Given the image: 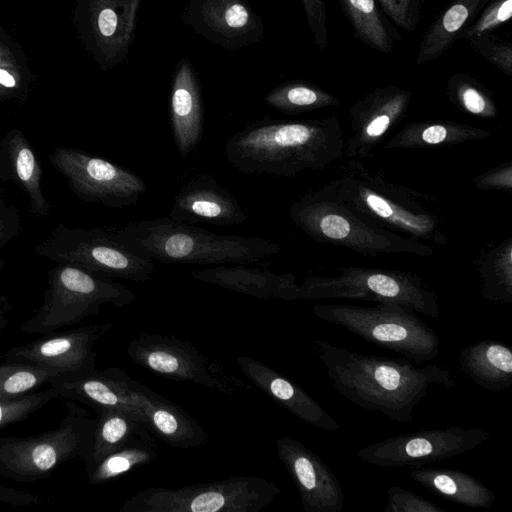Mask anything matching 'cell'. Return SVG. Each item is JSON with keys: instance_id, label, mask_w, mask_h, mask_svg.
Segmentation results:
<instances>
[{"instance_id": "cell-1", "label": "cell", "mask_w": 512, "mask_h": 512, "mask_svg": "<svg viewBox=\"0 0 512 512\" xmlns=\"http://www.w3.org/2000/svg\"><path fill=\"white\" fill-rule=\"evenodd\" d=\"M312 347L332 386L358 407L407 423L430 385L454 387L451 373L436 365L408 359L361 354L313 339Z\"/></svg>"}, {"instance_id": "cell-2", "label": "cell", "mask_w": 512, "mask_h": 512, "mask_svg": "<svg viewBox=\"0 0 512 512\" xmlns=\"http://www.w3.org/2000/svg\"><path fill=\"white\" fill-rule=\"evenodd\" d=\"M112 229L128 249L165 264H251L280 250L262 237L217 234L168 216Z\"/></svg>"}, {"instance_id": "cell-3", "label": "cell", "mask_w": 512, "mask_h": 512, "mask_svg": "<svg viewBox=\"0 0 512 512\" xmlns=\"http://www.w3.org/2000/svg\"><path fill=\"white\" fill-rule=\"evenodd\" d=\"M58 427L34 436L0 437V476L21 483L48 478L65 462L88 457L95 418L76 402L65 401Z\"/></svg>"}, {"instance_id": "cell-4", "label": "cell", "mask_w": 512, "mask_h": 512, "mask_svg": "<svg viewBox=\"0 0 512 512\" xmlns=\"http://www.w3.org/2000/svg\"><path fill=\"white\" fill-rule=\"evenodd\" d=\"M317 126L263 118L230 136L227 161L244 174L291 176L314 163Z\"/></svg>"}, {"instance_id": "cell-5", "label": "cell", "mask_w": 512, "mask_h": 512, "mask_svg": "<svg viewBox=\"0 0 512 512\" xmlns=\"http://www.w3.org/2000/svg\"><path fill=\"white\" fill-rule=\"evenodd\" d=\"M315 316L339 325L367 343L401 354L422 365L439 356V338L415 311L397 303L376 307L318 304Z\"/></svg>"}, {"instance_id": "cell-6", "label": "cell", "mask_w": 512, "mask_h": 512, "mask_svg": "<svg viewBox=\"0 0 512 512\" xmlns=\"http://www.w3.org/2000/svg\"><path fill=\"white\" fill-rule=\"evenodd\" d=\"M134 293L113 279L70 264H56L48 272V286L35 314L20 325L25 333L44 335L100 313L105 304L123 308Z\"/></svg>"}, {"instance_id": "cell-7", "label": "cell", "mask_w": 512, "mask_h": 512, "mask_svg": "<svg viewBox=\"0 0 512 512\" xmlns=\"http://www.w3.org/2000/svg\"><path fill=\"white\" fill-rule=\"evenodd\" d=\"M277 483L258 476H234L185 487H148L120 512H259L280 494Z\"/></svg>"}, {"instance_id": "cell-8", "label": "cell", "mask_w": 512, "mask_h": 512, "mask_svg": "<svg viewBox=\"0 0 512 512\" xmlns=\"http://www.w3.org/2000/svg\"><path fill=\"white\" fill-rule=\"evenodd\" d=\"M33 252L56 264L74 265L109 279L145 282L154 270V261L124 246L112 226L83 228L58 223Z\"/></svg>"}, {"instance_id": "cell-9", "label": "cell", "mask_w": 512, "mask_h": 512, "mask_svg": "<svg viewBox=\"0 0 512 512\" xmlns=\"http://www.w3.org/2000/svg\"><path fill=\"white\" fill-rule=\"evenodd\" d=\"M126 351L137 365L174 381L192 382L227 395L250 390L216 359L174 335L142 331Z\"/></svg>"}, {"instance_id": "cell-10", "label": "cell", "mask_w": 512, "mask_h": 512, "mask_svg": "<svg viewBox=\"0 0 512 512\" xmlns=\"http://www.w3.org/2000/svg\"><path fill=\"white\" fill-rule=\"evenodd\" d=\"M52 167L81 200L110 208L136 204L147 186L130 170L84 151L55 148L49 155Z\"/></svg>"}, {"instance_id": "cell-11", "label": "cell", "mask_w": 512, "mask_h": 512, "mask_svg": "<svg viewBox=\"0 0 512 512\" xmlns=\"http://www.w3.org/2000/svg\"><path fill=\"white\" fill-rule=\"evenodd\" d=\"M490 438L480 429L449 426L383 439L357 451L359 460L380 467H422L464 454Z\"/></svg>"}, {"instance_id": "cell-12", "label": "cell", "mask_w": 512, "mask_h": 512, "mask_svg": "<svg viewBox=\"0 0 512 512\" xmlns=\"http://www.w3.org/2000/svg\"><path fill=\"white\" fill-rule=\"evenodd\" d=\"M113 327L111 322L89 324L65 331H54L4 352L2 359L40 365L62 376H77L97 369L95 344Z\"/></svg>"}, {"instance_id": "cell-13", "label": "cell", "mask_w": 512, "mask_h": 512, "mask_svg": "<svg viewBox=\"0 0 512 512\" xmlns=\"http://www.w3.org/2000/svg\"><path fill=\"white\" fill-rule=\"evenodd\" d=\"M183 21L195 33L225 49H238L263 38L262 20L245 0H188Z\"/></svg>"}, {"instance_id": "cell-14", "label": "cell", "mask_w": 512, "mask_h": 512, "mask_svg": "<svg viewBox=\"0 0 512 512\" xmlns=\"http://www.w3.org/2000/svg\"><path fill=\"white\" fill-rule=\"evenodd\" d=\"M311 286L316 299L360 298L401 304L433 318H438L440 314L433 292L416 282L388 274H349L342 280H311Z\"/></svg>"}, {"instance_id": "cell-15", "label": "cell", "mask_w": 512, "mask_h": 512, "mask_svg": "<svg viewBox=\"0 0 512 512\" xmlns=\"http://www.w3.org/2000/svg\"><path fill=\"white\" fill-rule=\"evenodd\" d=\"M277 455L294 482L305 512H341L345 495L329 466L300 441L276 440Z\"/></svg>"}, {"instance_id": "cell-16", "label": "cell", "mask_w": 512, "mask_h": 512, "mask_svg": "<svg viewBox=\"0 0 512 512\" xmlns=\"http://www.w3.org/2000/svg\"><path fill=\"white\" fill-rule=\"evenodd\" d=\"M169 218L187 224L241 225L248 215L240 202L209 173H198L175 195Z\"/></svg>"}, {"instance_id": "cell-17", "label": "cell", "mask_w": 512, "mask_h": 512, "mask_svg": "<svg viewBox=\"0 0 512 512\" xmlns=\"http://www.w3.org/2000/svg\"><path fill=\"white\" fill-rule=\"evenodd\" d=\"M87 5L92 39L102 66L118 65L132 46L140 0H87Z\"/></svg>"}, {"instance_id": "cell-18", "label": "cell", "mask_w": 512, "mask_h": 512, "mask_svg": "<svg viewBox=\"0 0 512 512\" xmlns=\"http://www.w3.org/2000/svg\"><path fill=\"white\" fill-rule=\"evenodd\" d=\"M236 363L256 387L295 417L322 430L339 429L338 422L316 400L282 374L244 355L237 356Z\"/></svg>"}, {"instance_id": "cell-19", "label": "cell", "mask_w": 512, "mask_h": 512, "mask_svg": "<svg viewBox=\"0 0 512 512\" xmlns=\"http://www.w3.org/2000/svg\"><path fill=\"white\" fill-rule=\"evenodd\" d=\"M42 167L25 134L12 128L0 138V182H13L26 194L29 210L38 218L50 215L42 190Z\"/></svg>"}, {"instance_id": "cell-20", "label": "cell", "mask_w": 512, "mask_h": 512, "mask_svg": "<svg viewBox=\"0 0 512 512\" xmlns=\"http://www.w3.org/2000/svg\"><path fill=\"white\" fill-rule=\"evenodd\" d=\"M171 129L178 153L188 156L203 134L200 88L189 61L181 60L173 78L170 98Z\"/></svg>"}, {"instance_id": "cell-21", "label": "cell", "mask_w": 512, "mask_h": 512, "mask_svg": "<svg viewBox=\"0 0 512 512\" xmlns=\"http://www.w3.org/2000/svg\"><path fill=\"white\" fill-rule=\"evenodd\" d=\"M190 274L199 281L263 300L296 299L297 285L291 274H274L246 264H221L194 270Z\"/></svg>"}, {"instance_id": "cell-22", "label": "cell", "mask_w": 512, "mask_h": 512, "mask_svg": "<svg viewBox=\"0 0 512 512\" xmlns=\"http://www.w3.org/2000/svg\"><path fill=\"white\" fill-rule=\"evenodd\" d=\"M489 1L454 0L447 5L423 34L416 54V65L434 61L450 50Z\"/></svg>"}, {"instance_id": "cell-23", "label": "cell", "mask_w": 512, "mask_h": 512, "mask_svg": "<svg viewBox=\"0 0 512 512\" xmlns=\"http://www.w3.org/2000/svg\"><path fill=\"white\" fill-rule=\"evenodd\" d=\"M462 372L477 386L503 392L512 385V352L505 344L483 340L465 347L459 354Z\"/></svg>"}, {"instance_id": "cell-24", "label": "cell", "mask_w": 512, "mask_h": 512, "mask_svg": "<svg viewBox=\"0 0 512 512\" xmlns=\"http://www.w3.org/2000/svg\"><path fill=\"white\" fill-rule=\"evenodd\" d=\"M410 477L431 493L470 508H488L495 493L474 476L456 469L416 467Z\"/></svg>"}, {"instance_id": "cell-25", "label": "cell", "mask_w": 512, "mask_h": 512, "mask_svg": "<svg viewBox=\"0 0 512 512\" xmlns=\"http://www.w3.org/2000/svg\"><path fill=\"white\" fill-rule=\"evenodd\" d=\"M95 411L97 417L93 443L88 457L84 460L85 470L149 431L140 418L129 411L116 408H99Z\"/></svg>"}, {"instance_id": "cell-26", "label": "cell", "mask_w": 512, "mask_h": 512, "mask_svg": "<svg viewBox=\"0 0 512 512\" xmlns=\"http://www.w3.org/2000/svg\"><path fill=\"white\" fill-rule=\"evenodd\" d=\"M356 39L370 48L389 54L401 39L376 0H338Z\"/></svg>"}, {"instance_id": "cell-27", "label": "cell", "mask_w": 512, "mask_h": 512, "mask_svg": "<svg viewBox=\"0 0 512 512\" xmlns=\"http://www.w3.org/2000/svg\"><path fill=\"white\" fill-rule=\"evenodd\" d=\"M157 456V444L152 433L147 431L86 469V478L93 485L110 482L134 469L150 464Z\"/></svg>"}, {"instance_id": "cell-28", "label": "cell", "mask_w": 512, "mask_h": 512, "mask_svg": "<svg viewBox=\"0 0 512 512\" xmlns=\"http://www.w3.org/2000/svg\"><path fill=\"white\" fill-rule=\"evenodd\" d=\"M265 102L277 110L296 113L335 104L337 99L311 83L292 81L271 90L265 97Z\"/></svg>"}, {"instance_id": "cell-29", "label": "cell", "mask_w": 512, "mask_h": 512, "mask_svg": "<svg viewBox=\"0 0 512 512\" xmlns=\"http://www.w3.org/2000/svg\"><path fill=\"white\" fill-rule=\"evenodd\" d=\"M55 375L40 365L5 361L0 364V400L34 392Z\"/></svg>"}, {"instance_id": "cell-30", "label": "cell", "mask_w": 512, "mask_h": 512, "mask_svg": "<svg viewBox=\"0 0 512 512\" xmlns=\"http://www.w3.org/2000/svg\"><path fill=\"white\" fill-rule=\"evenodd\" d=\"M447 91L453 102L460 104L472 114L494 111V104L482 85L465 73L452 75L447 83Z\"/></svg>"}, {"instance_id": "cell-31", "label": "cell", "mask_w": 512, "mask_h": 512, "mask_svg": "<svg viewBox=\"0 0 512 512\" xmlns=\"http://www.w3.org/2000/svg\"><path fill=\"white\" fill-rule=\"evenodd\" d=\"M59 398L54 388L0 400V429L21 422L47 403Z\"/></svg>"}, {"instance_id": "cell-32", "label": "cell", "mask_w": 512, "mask_h": 512, "mask_svg": "<svg viewBox=\"0 0 512 512\" xmlns=\"http://www.w3.org/2000/svg\"><path fill=\"white\" fill-rule=\"evenodd\" d=\"M512 16V0H490L475 20L462 33L460 40L471 41L491 34L508 23Z\"/></svg>"}, {"instance_id": "cell-33", "label": "cell", "mask_w": 512, "mask_h": 512, "mask_svg": "<svg viewBox=\"0 0 512 512\" xmlns=\"http://www.w3.org/2000/svg\"><path fill=\"white\" fill-rule=\"evenodd\" d=\"M470 47L495 66L500 72L512 76V44L491 34L469 41Z\"/></svg>"}, {"instance_id": "cell-34", "label": "cell", "mask_w": 512, "mask_h": 512, "mask_svg": "<svg viewBox=\"0 0 512 512\" xmlns=\"http://www.w3.org/2000/svg\"><path fill=\"white\" fill-rule=\"evenodd\" d=\"M395 26L406 32H414L421 19L426 0H376Z\"/></svg>"}, {"instance_id": "cell-35", "label": "cell", "mask_w": 512, "mask_h": 512, "mask_svg": "<svg viewBox=\"0 0 512 512\" xmlns=\"http://www.w3.org/2000/svg\"><path fill=\"white\" fill-rule=\"evenodd\" d=\"M385 512H446L426 498L402 487L392 486L387 490Z\"/></svg>"}, {"instance_id": "cell-36", "label": "cell", "mask_w": 512, "mask_h": 512, "mask_svg": "<svg viewBox=\"0 0 512 512\" xmlns=\"http://www.w3.org/2000/svg\"><path fill=\"white\" fill-rule=\"evenodd\" d=\"M315 45L324 50L329 45L325 0H299Z\"/></svg>"}, {"instance_id": "cell-37", "label": "cell", "mask_w": 512, "mask_h": 512, "mask_svg": "<svg viewBox=\"0 0 512 512\" xmlns=\"http://www.w3.org/2000/svg\"><path fill=\"white\" fill-rule=\"evenodd\" d=\"M21 231V217L18 209L7 201L4 191L0 188V251ZM5 261L0 259V271Z\"/></svg>"}, {"instance_id": "cell-38", "label": "cell", "mask_w": 512, "mask_h": 512, "mask_svg": "<svg viewBox=\"0 0 512 512\" xmlns=\"http://www.w3.org/2000/svg\"><path fill=\"white\" fill-rule=\"evenodd\" d=\"M46 499L38 494L27 490H20L0 485V502L13 506L38 505Z\"/></svg>"}, {"instance_id": "cell-39", "label": "cell", "mask_w": 512, "mask_h": 512, "mask_svg": "<svg viewBox=\"0 0 512 512\" xmlns=\"http://www.w3.org/2000/svg\"><path fill=\"white\" fill-rule=\"evenodd\" d=\"M319 229L328 238L341 240L351 232L350 223L338 214H328L321 217Z\"/></svg>"}, {"instance_id": "cell-40", "label": "cell", "mask_w": 512, "mask_h": 512, "mask_svg": "<svg viewBox=\"0 0 512 512\" xmlns=\"http://www.w3.org/2000/svg\"><path fill=\"white\" fill-rule=\"evenodd\" d=\"M21 85V76L17 68L0 67V86L9 93L17 90Z\"/></svg>"}, {"instance_id": "cell-41", "label": "cell", "mask_w": 512, "mask_h": 512, "mask_svg": "<svg viewBox=\"0 0 512 512\" xmlns=\"http://www.w3.org/2000/svg\"><path fill=\"white\" fill-rule=\"evenodd\" d=\"M447 137V130L442 125H431L422 132V139L429 144H437Z\"/></svg>"}, {"instance_id": "cell-42", "label": "cell", "mask_w": 512, "mask_h": 512, "mask_svg": "<svg viewBox=\"0 0 512 512\" xmlns=\"http://www.w3.org/2000/svg\"><path fill=\"white\" fill-rule=\"evenodd\" d=\"M12 309V304L8 298L0 295V334L9 323L8 315Z\"/></svg>"}, {"instance_id": "cell-43", "label": "cell", "mask_w": 512, "mask_h": 512, "mask_svg": "<svg viewBox=\"0 0 512 512\" xmlns=\"http://www.w3.org/2000/svg\"><path fill=\"white\" fill-rule=\"evenodd\" d=\"M0 67L16 68V64L9 50L0 44Z\"/></svg>"}, {"instance_id": "cell-44", "label": "cell", "mask_w": 512, "mask_h": 512, "mask_svg": "<svg viewBox=\"0 0 512 512\" xmlns=\"http://www.w3.org/2000/svg\"><path fill=\"white\" fill-rule=\"evenodd\" d=\"M10 94L6 89L0 86V96Z\"/></svg>"}]
</instances>
